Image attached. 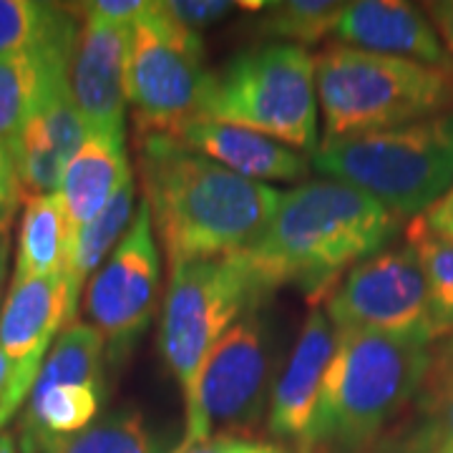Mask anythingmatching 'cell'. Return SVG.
Masks as SVG:
<instances>
[{"label":"cell","instance_id":"obj_29","mask_svg":"<svg viewBox=\"0 0 453 453\" xmlns=\"http://www.w3.org/2000/svg\"><path fill=\"white\" fill-rule=\"evenodd\" d=\"M166 16L177 20L187 31L199 33L207 26L225 20L229 13L240 8V3H225V0H166L162 3Z\"/></svg>","mask_w":453,"mask_h":453},{"label":"cell","instance_id":"obj_8","mask_svg":"<svg viewBox=\"0 0 453 453\" xmlns=\"http://www.w3.org/2000/svg\"><path fill=\"white\" fill-rule=\"evenodd\" d=\"M210 83L202 35L172 20L162 3H149L131 28L127 68L136 139L172 136L179 142L204 119Z\"/></svg>","mask_w":453,"mask_h":453},{"label":"cell","instance_id":"obj_16","mask_svg":"<svg viewBox=\"0 0 453 453\" xmlns=\"http://www.w3.org/2000/svg\"><path fill=\"white\" fill-rule=\"evenodd\" d=\"M335 345L338 333L330 318L323 308H312L292 348L290 360L273 388L267 411V428L273 436L295 443L303 441L320 398V386Z\"/></svg>","mask_w":453,"mask_h":453},{"label":"cell","instance_id":"obj_31","mask_svg":"<svg viewBox=\"0 0 453 453\" xmlns=\"http://www.w3.org/2000/svg\"><path fill=\"white\" fill-rule=\"evenodd\" d=\"M146 8H149L146 0H94V3H83L81 13L111 26L134 28V23L144 16Z\"/></svg>","mask_w":453,"mask_h":453},{"label":"cell","instance_id":"obj_13","mask_svg":"<svg viewBox=\"0 0 453 453\" xmlns=\"http://www.w3.org/2000/svg\"><path fill=\"white\" fill-rule=\"evenodd\" d=\"M129 41L131 28L83 16L71 61V91L88 134L124 136Z\"/></svg>","mask_w":453,"mask_h":453},{"label":"cell","instance_id":"obj_33","mask_svg":"<svg viewBox=\"0 0 453 453\" xmlns=\"http://www.w3.org/2000/svg\"><path fill=\"white\" fill-rule=\"evenodd\" d=\"M413 222L421 229H426L428 234H436V237H443V240H453V187L438 199L431 210L423 211L421 217H416Z\"/></svg>","mask_w":453,"mask_h":453},{"label":"cell","instance_id":"obj_25","mask_svg":"<svg viewBox=\"0 0 453 453\" xmlns=\"http://www.w3.org/2000/svg\"><path fill=\"white\" fill-rule=\"evenodd\" d=\"M106 390L91 386H33L20 428L71 436L96 421Z\"/></svg>","mask_w":453,"mask_h":453},{"label":"cell","instance_id":"obj_5","mask_svg":"<svg viewBox=\"0 0 453 453\" xmlns=\"http://www.w3.org/2000/svg\"><path fill=\"white\" fill-rule=\"evenodd\" d=\"M312 164L395 217H421L453 187V111L320 144Z\"/></svg>","mask_w":453,"mask_h":453},{"label":"cell","instance_id":"obj_4","mask_svg":"<svg viewBox=\"0 0 453 453\" xmlns=\"http://www.w3.org/2000/svg\"><path fill=\"white\" fill-rule=\"evenodd\" d=\"M323 142L405 127L453 111V71L330 43L315 58Z\"/></svg>","mask_w":453,"mask_h":453},{"label":"cell","instance_id":"obj_39","mask_svg":"<svg viewBox=\"0 0 453 453\" xmlns=\"http://www.w3.org/2000/svg\"><path fill=\"white\" fill-rule=\"evenodd\" d=\"M441 453H453V451H441Z\"/></svg>","mask_w":453,"mask_h":453},{"label":"cell","instance_id":"obj_20","mask_svg":"<svg viewBox=\"0 0 453 453\" xmlns=\"http://www.w3.org/2000/svg\"><path fill=\"white\" fill-rule=\"evenodd\" d=\"M76 229L68 219L64 196L53 195L26 196L18 226L16 270L11 282L65 277Z\"/></svg>","mask_w":453,"mask_h":453},{"label":"cell","instance_id":"obj_14","mask_svg":"<svg viewBox=\"0 0 453 453\" xmlns=\"http://www.w3.org/2000/svg\"><path fill=\"white\" fill-rule=\"evenodd\" d=\"M86 136L88 129L73 101L68 68L50 81L46 96L16 146L13 164L23 192H28V196L58 192L65 166L81 149Z\"/></svg>","mask_w":453,"mask_h":453},{"label":"cell","instance_id":"obj_17","mask_svg":"<svg viewBox=\"0 0 453 453\" xmlns=\"http://www.w3.org/2000/svg\"><path fill=\"white\" fill-rule=\"evenodd\" d=\"M184 146L210 157L211 162L252 181H300L310 174L308 154L280 144L257 131L226 127L217 121H196L179 139Z\"/></svg>","mask_w":453,"mask_h":453},{"label":"cell","instance_id":"obj_9","mask_svg":"<svg viewBox=\"0 0 453 453\" xmlns=\"http://www.w3.org/2000/svg\"><path fill=\"white\" fill-rule=\"evenodd\" d=\"M247 312L232 325L202 365L187 405V428L174 451H187L210 438L237 436L257 428L273 398V348L267 325Z\"/></svg>","mask_w":453,"mask_h":453},{"label":"cell","instance_id":"obj_36","mask_svg":"<svg viewBox=\"0 0 453 453\" xmlns=\"http://www.w3.org/2000/svg\"><path fill=\"white\" fill-rule=\"evenodd\" d=\"M5 273H8V240H0V310H3V285H5Z\"/></svg>","mask_w":453,"mask_h":453},{"label":"cell","instance_id":"obj_21","mask_svg":"<svg viewBox=\"0 0 453 453\" xmlns=\"http://www.w3.org/2000/svg\"><path fill=\"white\" fill-rule=\"evenodd\" d=\"M18 449L20 453H162V443L146 426L142 411L127 405L98 416L91 426L71 436L20 428Z\"/></svg>","mask_w":453,"mask_h":453},{"label":"cell","instance_id":"obj_22","mask_svg":"<svg viewBox=\"0 0 453 453\" xmlns=\"http://www.w3.org/2000/svg\"><path fill=\"white\" fill-rule=\"evenodd\" d=\"M134 204H136V187H134V179H129L106 204V210L101 211L94 222H88L76 232L68 267H65L71 323H76L79 297L86 288V280L109 259V255L116 250V244L121 242L124 234L129 232L134 214H136Z\"/></svg>","mask_w":453,"mask_h":453},{"label":"cell","instance_id":"obj_34","mask_svg":"<svg viewBox=\"0 0 453 453\" xmlns=\"http://www.w3.org/2000/svg\"><path fill=\"white\" fill-rule=\"evenodd\" d=\"M423 11L434 20V26L441 33L446 50L453 61V0H436V3H426Z\"/></svg>","mask_w":453,"mask_h":453},{"label":"cell","instance_id":"obj_7","mask_svg":"<svg viewBox=\"0 0 453 453\" xmlns=\"http://www.w3.org/2000/svg\"><path fill=\"white\" fill-rule=\"evenodd\" d=\"M169 270L159 350L177 378L184 403H189L211 348L247 312L259 310L273 292L259 282L242 255L192 259Z\"/></svg>","mask_w":453,"mask_h":453},{"label":"cell","instance_id":"obj_2","mask_svg":"<svg viewBox=\"0 0 453 453\" xmlns=\"http://www.w3.org/2000/svg\"><path fill=\"white\" fill-rule=\"evenodd\" d=\"M401 217L350 184L318 179L280 195L259 240L240 252L270 292L295 285L310 303L327 297L363 259L383 252Z\"/></svg>","mask_w":453,"mask_h":453},{"label":"cell","instance_id":"obj_18","mask_svg":"<svg viewBox=\"0 0 453 453\" xmlns=\"http://www.w3.org/2000/svg\"><path fill=\"white\" fill-rule=\"evenodd\" d=\"M134 179L124 136L88 134L65 166L58 195L64 196L73 229L94 222L116 192Z\"/></svg>","mask_w":453,"mask_h":453},{"label":"cell","instance_id":"obj_28","mask_svg":"<svg viewBox=\"0 0 453 453\" xmlns=\"http://www.w3.org/2000/svg\"><path fill=\"white\" fill-rule=\"evenodd\" d=\"M416 421L393 441L388 453L453 451V378L443 383H423L416 395Z\"/></svg>","mask_w":453,"mask_h":453},{"label":"cell","instance_id":"obj_24","mask_svg":"<svg viewBox=\"0 0 453 453\" xmlns=\"http://www.w3.org/2000/svg\"><path fill=\"white\" fill-rule=\"evenodd\" d=\"M106 342L91 323L64 327L50 345L35 386H91L106 390Z\"/></svg>","mask_w":453,"mask_h":453},{"label":"cell","instance_id":"obj_1","mask_svg":"<svg viewBox=\"0 0 453 453\" xmlns=\"http://www.w3.org/2000/svg\"><path fill=\"white\" fill-rule=\"evenodd\" d=\"M136 162L169 267L240 255L257 242L280 204L270 184L240 177L172 136L136 139Z\"/></svg>","mask_w":453,"mask_h":453},{"label":"cell","instance_id":"obj_6","mask_svg":"<svg viewBox=\"0 0 453 453\" xmlns=\"http://www.w3.org/2000/svg\"><path fill=\"white\" fill-rule=\"evenodd\" d=\"M204 119L257 131L303 154H318L315 56L305 46L267 43L211 73Z\"/></svg>","mask_w":453,"mask_h":453},{"label":"cell","instance_id":"obj_10","mask_svg":"<svg viewBox=\"0 0 453 453\" xmlns=\"http://www.w3.org/2000/svg\"><path fill=\"white\" fill-rule=\"evenodd\" d=\"M159 247L149 207L142 199L129 232L83 290V310L106 342L113 368L131 356L159 305Z\"/></svg>","mask_w":453,"mask_h":453},{"label":"cell","instance_id":"obj_38","mask_svg":"<svg viewBox=\"0 0 453 453\" xmlns=\"http://www.w3.org/2000/svg\"><path fill=\"white\" fill-rule=\"evenodd\" d=\"M5 380H8V368H5V357L0 353V398H3V390H5Z\"/></svg>","mask_w":453,"mask_h":453},{"label":"cell","instance_id":"obj_35","mask_svg":"<svg viewBox=\"0 0 453 453\" xmlns=\"http://www.w3.org/2000/svg\"><path fill=\"white\" fill-rule=\"evenodd\" d=\"M453 378V335L451 340L441 348V353H434V365H431V371H428V378H426V383H443V380H449Z\"/></svg>","mask_w":453,"mask_h":453},{"label":"cell","instance_id":"obj_12","mask_svg":"<svg viewBox=\"0 0 453 453\" xmlns=\"http://www.w3.org/2000/svg\"><path fill=\"white\" fill-rule=\"evenodd\" d=\"M71 323L65 277L11 282L0 310V353L8 380L0 398V428L28 401L50 345Z\"/></svg>","mask_w":453,"mask_h":453},{"label":"cell","instance_id":"obj_3","mask_svg":"<svg viewBox=\"0 0 453 453\" xmlns=\"http://www.w3.org/2000/svg\"><path fill=\"white\" fill-rule=\"evenodd\" d=\"M428 340L340 333L297 453H368L421 393L434 365Z\"/></svg>","mask_w":453,"mask_h":453},{"label":"cell","instance_id":"obj_27","mask_svg":"<svg viewBox=\"0 0 453 453\" xmlns=\"http://www.w3.org/2000/svg\"><path fill=\"white\" fill-rule=\"evenodd\" d=\"M408 244L421 259L428 290V325L434 340L453 335V240L428 234L411 222Z\"/></svg>","mask_w":453,"mask_h":453},{"label":"cell","instance_id":"obj_32","mask_svg":"<svg viewBox=\"0 0 453 453\" xmlns=\"http://www.w3.org/2000/svg\"><path fill=\"white\" fill-rule=\"evenodd\" d=\"M174 453H285L275 443H265V441H252L244 436H222L210 438L204 443H196L187 451Z\"/></svg>","mask_w":453,"mask_h":453},{"label":"cell","instance_id":"obj_37","mask_svg":"<svg viewBox=\"0 0 453 453\" xmlns=\"http://www.w3.org/2000/svg\"><path fill=\"white\" fill-rule=\"evenodd\" d=\"M0 453H20L16 438L5 434V431H0Z\"/></svg>","mask_w":453,"mask_h":453},{"label":"cell","instance_id":"obj_30","mask_svg":"<svg viewBox=\"0 0 453 453\" xmlns=\"http://www.w3.org/2000/svg\"><path fill=\"white\" fill-rule=\"evenodd\" d=\"M23 195L26 192H23V184L18 177L13 157L0 146V240H8V232L13 226Z\"/></svg>","mask_w":453,"mask_h":453},{"label":"cell","instance_id":"obj_26","mask_svg":"<svg viewBox=\"0 0 453 453\" xmlns=\"http://www.w3.org/2000/svg\"><path fill=\"white\" fill-rule=\"evenodd\" d=\"M345 3L335 0H282L262 3L257 20L259 35L280 38V43L310 46L335 31Z\"/></svg>","mask_w":453,"mask_h":453},{"label":"cell","instance_id":"obj_11","mask_svg":"<svg viewBox=\"0 0 453 453\" xmlns=\"http://www.w3.org/2000/svg\"><path fill=\"white\" fill-rule=\"evenodd\" d=\"M335 333H380L436 342L428 325V290L411 244L363 259L325 297Z\"/></svg>","mask_w":453,"mask_h":453},{"label":"cell","instance_id":"obj_23","mask_svg":"<svg viewBox=\"0 0 453 453\" xmlns=\"http://www.w3.org/2000/svg\"><path fill=\"white\" fill-rule=\"evenodd\" d=\"M79 23L71 11L38 0H0V56L76 43Z\"/></svg>","mask_w":453,"mask_h":453},{"label":"cell","instance_id":"obj_15","mask_svg":"<svg viewBox=\"0 0 453 453\" xmlns=\"http://www.w3.org/2000/svg\"><path fill=\"white\" fill-rule=\"evenodd\" d=\"M333 35L342 46L453 71L451 56L434 20L413 3H401V0L345 3V11Z\"/></svg>","mask_w":453,"mask_h":453},{"label":"cell","instance_id":"obj_19","mask_svg":"<svg viewBox=\"0 0 453 453\" xmlns=\"http://www.w3.org/2000/svg\"><path fill=\"white\" fill-rule=\"evenodd\" d=\"M76 43L0 56V146L13 157L50 81L71 68Z\"/></svg>","mask_w":453,"mask_h":453}]
</instances>
